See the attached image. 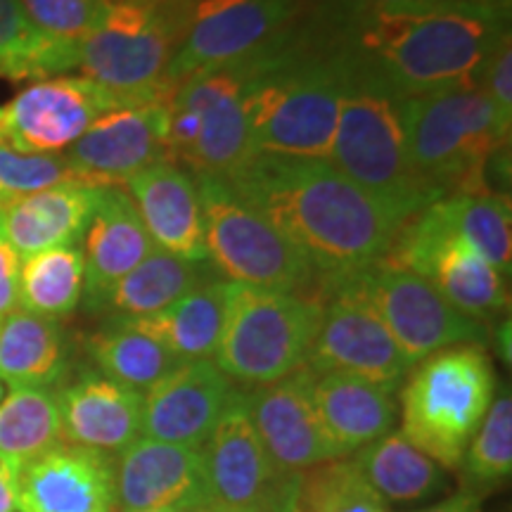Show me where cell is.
<instances>
[{
    "label": "cell",
    "mask_w": 512,
    "mask_h": 512,
    "mask_svg": "<svg viewBox=\"0 0 512 512\" xmlns=\"http://www.w3.org/2000/svg\"><path fill=\"white\" fill-rule=\"evenodd\" d=\"M323 302L302 292L228 283L214 363L230 380L273 384L306 368Z\"/></svg>",
    "instance_id": "cell-7"
},
{
    "label": "cell",
    "mask_w": 512,
    "mask_h": 512,
    "mask_svg": "<svg viewBox=\"0 0 512 512\" xmlns=\"http://www.w3.org/2000/svg\"><path fill=\"white\" fill-rule=\"evenodd\" d=\"M195 183L204 211L207 261L228 283L280 292H302L313 285L316 271L304 254L242 202L226 178L195 176Z\"/></svg>",
    "instance_id": "cell-10"
},
{
    "label": "cell",
    "mask_w": 512,
    "mask_h": 512,
    "mask_svg": "<svg viewBox=\"0 0 512 512\" xmlns=\"http://www.w3.org/2000/svg\"><path fill=\"white\" fill-rule=\"evenodd\" d=\"M302 0H192L190 19L166 81L178 86L190 76L242 62L292 29Z\"/></svg>",
    "instance_id": "cell-13"
},
{
    "label": "cell",
    "mask_w": 512,
    "mask_h": 512,
    "mask_svg": "<svg viewBox=\"0 0 512 512\" xmlns=\"http://www.w3.org/2000/svg\"><path fill=\"white\" fill-rule=\"evenodd\" d=\"M475 3H503V0H475Z\"/></svg>",
    "instance_id": "cell-49"
},
{
    "label": "cell",
    "mask_w": 512,
    "mask_h": 512,
    "mask_svg": "<svg viewBox=\"0 0 512 512\" xmlns=\"http://www.w3.org/2000/svg\"><path fill=\"white\" fill-rule=\"evenodd\" d=\"M83 297L79 247H55L31 254L19 268V309L41 318L69 316Z\"/></svg>",
    "instance_id": "cell-33"
},
{
    "label": "cell",
    "mask_w": 512,
    "mask_h": 512,
    "mask_svg": "<svg viewBox=\"0 0 512 512\" xmlns=\"http://www.w3.org/2000/svg\"><path fill=\"white\" fill-rule=\"evenodd\" d=\"M384 261L425 278L448 304L479 323L503 313L510 304L503 273L451 233L430 207L403 223Z\"/></svg>",
    "instance_id": "cell-12"
},
{
    "label": "cell",
    "mask_w": 512,
    "mask_h": 512,
    "mask_svg": "<svg viewBox=\"0 0 512 512\" xmlns=\"http://www.w3.org/2000/svg\"><path fill=\"white\" fill-rule=\"evenodd\" d=\"M169 95L124 102L105 112L62 155L81 174L107 188L169 159Z\"/></svg>",
    "instance_id": "cell-16"
},
{
    "label": "cell",
    "mask_w": 512,
    "mask_h": 512,
    "mask_svg": "<svg viewBox=\"0 0 512 512\" xmlns=\"http://www.w3.org/2000/svg\"><path fill=\"white\" fill-rule=\"evenodd\" d=\"M136 512H183V510H136ZM197 512H207V510H197Z\"/></svg>",
    "instance_id": "cell-48"
},
{
    "label": "cell",
    "mask_w": 512,
    "mask_h": 512,
    "mask_svg": "<svg viewBox=\"0 0 512 512\" xmlns=\"http://www.w3.org/2000/svg\"><path fill=\"white\" fill-rule=\"evenodd\" d=\"M209 503L226 512H271L287 477L268 458L249 418L247 396L235 389L200 446Z\"/></svg>",
    "instance_id": "cell-15"
},
{
    "label": "cell",
    "mask_w": 512,
    "mask_h": 512,
    "mask_svg": "<svg viewBox=\"0 0 512 512\" xmlns=\"http://www.w3.org/2000/svg\"><path fill=\"white\" fill-rule=\"evenodd\" d=\"M323 290L351 294L370 306L413 366L437 351L486 339L484 323L448 304L425 278L384 259Z\"/></svg>",
    "instance_id": "cell-11"
},
{
    "label": "cell",
    "mask_w": 512,
    "mask_h": 512,
    "mask_svg": "<svg viewBox=\"0 0 512 512\" xmlns=\"http://www.w3.org/2000/svg\"><path fill=\"white\" fill-rule=\"evenodd\" d=\"M76 50L79 43L38 34L19 0H0V76L10 81L53 79L76 69Z\"/></svg>",
    "instance_id": "cell-32"
},
{
    "label": "cell",
    "mask_w": 512,
    "mask_h": 512,
    "mask_svg": "<svg viewBox=\"0 0 512 512\" xmlns=\"http://www.w3.org/2000/svg\"><path fill=\"white\" fill-rule=\"evenodd\" d=\"M62 441L121 453L143 434V394L105 375H86L57 396Z\"/></svg>",
    "instance_id": "cell-24"
},
{
    "label": "cell",
    "mask_w": 512,
    "mask_h": 512,
    "mask_svg": "<svg viewBox=\"0 0 512 512\" xmlns=\"http://www.w3.org/2000/svg\"><path fill=\"white\" fill-rule=\"evenodd\" d=\"M266 50L178 83L169 98L171 162L181 164L192 176L223 178L254 155L247 107Z\"/></svg>",
    "instance_id": "cell-8"
},
{
    "label": "cell",
    "mask_w": 512,
    "mask_h": 512,
    "mask_svg": "<svg viewBox=\"0 0 512 512\" xmlns=\"http://www.w3.org/2000/svg\"><path fill=\"white\" fill-rule=\"evenodd\" d=\"M64 370V342L57 320L12 311L0 320V375L19 387H48Z\"/></svg>",
    "instance_id": "cell-30"
},
{
    "label": "cell",
    "mask_w": 512,
    "mask_h": 512,
    "mask_svg": "<svg viewBox=\"0 0 512 512\" xmlns=\"http://www.w3.org/2000/svg\"><path fill=\"white\" fill-rule=\"evenodd\" d=\"M494 394L496 373L482 344L437 351L403 387L401 434L444 470H456Z\"/></svg>",
    "instance_id": "cell-6"
},
{
    "label": "cell",
    "mask_w": 512,
    "mask_h": 512,
    "mask_svg": "<svg viewBox=\"0 0 512 512\" xmlns=\"http://www.w3.org/2000/svg\"><path fill=\"white\" fill-rule=\"evenodd\" d=\"M323 316L306 368L316 375L342 373L396 387L413 368L375 311L344 292L325 294Z\"/></svg>",
    "instance_id": "cell-17"
},
{
    "label": "cell",
    "mask_w": 512,
    "mask_h": 512,
    "mask_svg": "<svg viewBox=\"0 0 512 512\" xmlns=\"http://www.w3.org/2000/svg\"><path fill=\"white\" fill-rule=\"evenodd\" d=\"M57 185H83V188H107L93 176L81 174L64 155H22L0 143V195L5 200L24 197Z\"/></svg>",
    "instance_id": "cell-38"
},
{
    "label": "cell",
    "mask_w": 512,
    "mask_h": 512,
    "mask_svg": "<svg viewBox=\"0 0 512 512\" xmlns=\"http://www.w3.org/2000/svg\"><path fill=\"white\" fill-rule=\"evenodd\" d=\"M124 102L131 100L86 76L36 81L0 110V143L22 155H60L95 119Z\"/></svg>",
    "instance_id": "cell-14"
},
{
    "label": "cell",
    "mask_w": 512,
    "mask_h": 512,
    "mask_svg": "<svg viewBox=\"0 0 512 512\" xmlns=\"http://www.w3.org/2000/svg\"><path fill=\"white\" fill-rule=\"evenodd\" d=\"M19 467L0 456V512H24L17 489Z\"/></svg>",
    "instance_id": "cell-42"
},
{
    "label": "cell",
    "mask_w": 512,
    "mask_h": 512,
    "mask_svg": "<svg viewBox=\"0 0 512 512\" xmlns=\"http://www.w3.org/2000/svg\"><path fill=\"white\" fill-rule=\"evenodd\" d=\"M313 382L316 373L302 368L285 380L261 384L245 394L249 418L268 458L283 477L302 475L311 467L339 458L320 425Z\"/></svg>",
    "instance_id": "cell-18"
},
{
    "label": "cell",
    "mask_w": 512,
    "mask_h": 512,
    "mask_svg": "<svg viewBox=\"0 0 512 512\" xmlns=\"http://www.w3.org/2000/svg\"><path fill=\"white\" fill-rule=\"evenodd\" d=\"M356 465L384 501H427L444 491V467L418 451L401 432H389L356 451Z\"/></svg>",
    "instance_id": "cell-28"
},
{
    "label": "cell",
    "mask_w": 512,
    "mask_h": 512,
    "mask_svg": "<svg viewBox=\"0 0 512 512\" xmlns=\"http://www.w3.org/2000/svg\"><path fill=\"white\" fill-rule=\"evenodd\" d=\"M297 496L302 512H389L351 458H335L302 472Z\"/></svg>",
    "instance_id": "cell-36"
},
{
    "label": "cell",
    "mask_w": 512,
    "mask_h": 512,
    "mask_svg": "<svg viewBox=\"0 0 512 512\" xmlns=\"http://www.w3.org/2000/svg\"><path fill=\"white\" fill-rule=\"evenodd\" d=\"M347 81V64L335 50H313L287 31L266 50L249 93L252 152L330 159Z\"/></svg>",
    "instance_id": "cell-3"
},
{
    "label": "cell",
    "mask_w": 512,
    "mask_h": 512,
    "mask_svg": "<svg viewBox=\"0 0 512 512\" xmlns=\"http://www.w3.org/2000/svg\"><path fill=\"white\" fill-rule=\"evenodd\" d=\"M503 3L411 0L332 5L325 43L351 74L396 100L441 91H472L505 29Z\"/></svg>",
    "instance_id": "cell-1"
},
{
    "label": "cell",
    "mask_w": 512,
    "mask_h": 512,
    "mask_svg": "<svg viewBox=\"0 0 512 512\" xmlns=\"http://www.w3.org/2000/svg\"><path fill=\"white\" fill-rule=\"evenodd\" d=\"M88 349H91V356L100 366L102 375L138 389V392L150 389L181 363L169 349L143 332L128 328L121 320L112 330L93 335Z\"/></svg>",
    "instance_id": "cell-35"
},
{
    "label": "cell",
    "mask_w": 512,
    "mask_h": 512,
    "mask_svg": "<svg viewBox=\"0 0 512 512\" xmlns=\"http://www.w3.org/2000/svg\"><path fill=\"white\" fill-rule=\"evenodd\" d=\"M479 91L494 102L496 112L505 124H512V43L510 34L498 43V48L486 62Z\"/></svg>",
    "instance_id": "cell-40"
},
{
    "label": "cell",
    "mask_w": 512,
    "mask_h": 512,
    "mask_svg": "<svg viewBox=\"0 0 512 512\" xmlns=\"http://www.w3.org/2000/svg\"><path fill=\"white\" fill-rule=\"evenodd\" d=\"M408 159L439 197L491 192L486 169L508 150L510 124L479 91H441L399 100Z\"/></svg>",
    "instance_id": "cell-4"
},
{
    "label": "cell",
    "mask_w": 512,
    "mask_h": 512,
    "mask_svg": "<svg viewBox=\"0 0 512 512\" xmlns=\"http://www.w3.org/2000/svg\"><path fill=\"white\" fill-rule=\"evenodd\" d=\"M347 72V93L339 107L330 162L403 226L441 197L411 166L403 143L399 100L358 79L349 67Z\"/></svg>",
    "instance_id": "cell-5"
},
{
    "label": "cell",
    "mask_w": 512,
    "mask_h": 512,
    "mask_svg": "<svg viewBox=\"0 0 512 512\" xmlns=\"http://www.w3.org/2000/svg\"><path fill=\"white\" fill-rule=\"evenodd\" d=\"M19 268L22 256L0 240V320L19 309Z\"/></svg>",
    "instance_id": "cell-41"
},
{
    "label": "cell",
    "mask_w": 512,
    "mask_h": 512,
    "mask_svg": "<svg viewBox=\"0 0 512 512\" xmlns=\"http://www.w3.org/2000/svg\"><path fill=\"white\" fill-rule=\"evenodd\" d=\"M226 287L228 283L197 285L166 309L121 323L152 337L178 361H211L226 318Z\"/></svg>",
    "instance_id": "cell-27"
},
{
    "label": "cell",
    "mask_w": 512,
    "mask_h": 512,
    "mask_svg": "<svg viewBox=\"0 0 512 512\" xmlns=\"http://www.w3.org/2000/svg\"><path fill=\"white\" fill-rule=\"evenodd\" d=\"M370 3H411V0H370Z\"/></svg>",
    "instance_id": "cell-47"
},
{
    "label": "cell",
    "mask_w": 512,
    "mask_h": 512,
    "mask_svg": "<svg viewBox=\"0 0 512 512\" xmlns=\"http://www.w3.org/2000/svg\"><path fill=\"white\" fill-rule=\"evenodd\" d=\"M17 387H19V384H15L12 380H8V377L0 375V406H3V403L10 399V394L15 392Z\"/></svg>",
    "instance_id": "cell-45"
},
{
    "label": "cell",
    "mask_w": 512,
    "mask_h": 512,
    "mask_svg": "<svg viewBox=\"0 0 512 512\" xmlns=\"http://www.w3.org/2000/svg\"><path fill=\"white\" fill-rule=\"evenodd\" d=\"M394 387H384L354 375L325 373L313 382L316 411L339 458L392 432L396 422Z\"/></svg>",
    "instance_id": "cell-26"
},
{
    "label": "cell",
    "mask_w": 512,
    "mask_h": 512,
    "mask_svg": "<svg viewBox=\"0 0 512 512\" xmlns=\"http://www.w3.org/2000/svg\"><path fill=\"white\" fill-rule=\"evenodd\" d=\"M233 392V380L214 361H181L145 389L143 434L166 444L200 448Z\"/></svg>",
    "instance_id": "cell-19"
},
{
    "label": "cell",
    "mask_w": 512,
    "mask_h": 512,
    "mask_svg": "<svg viewBox=\"0 0 512 512\" xmlns=\"http://www.w3.org/2000/svg\"><path fill=\"white\" fill-rule=\"evenodd\" d=\"M102 188L57 185L0 207V240L27 259L55 247H74L91 219Z\"/></svg>",
    "instance_id": "cell-25"
},
{
    "label": "cell",
    "mask_w": 512,
    "mask_h": 512,
    "mask_svg": "<svg viewBox=\"0 0 512 512\" xmlns=\"http://www.w3.org/2000/svg\"><path fill=\"white\" fill-rule=\"evenodd\" d=\"M81 242L83 294L93 309H100L107 292L155 249L136 204L121 188L98 192Z\"/></svg>",
    "instance_id": "cell-23"
},
{
    "label": "cell",
    "mask_w": 512,
    "mask_h": 512,
    "mask_svg": "<svg viewBox=\"0 0 512 512\" xmlns=\"http://www.w3.org/2000/svg\"><path fill=\"white\" fill-rule=\"evenodd\" d=\"M117 3H185V0H117Z\"/></svg>",
    "instance_id": "cell-46"
},
{
    "label": "cell",
    "mask_w": 512,
    "mask_h": 512,
    "mask_svg": "<svg viewBox=\"0 0 512 512\" xmlns=\"http://www.w3.org/2000/svg\"><path fill=\"white\" fill-rule=\"evenodd\" d=\"M297 489H299V475L287 477L283 486H280L278 496H275V503H273L271 512H302V510H299Z\"/></svg>",
    "instance_id": "cell-44"
},
{
    "label": "cell",
    "mask_w": 512,
    "mask_h": 512,
    "mask_svg": "<svg viewBox=\"0 0 512 512\" xmlns=\"http://www.w3.org/2000/svg\"><path fill=\"white\" fill-rule=\"evenodd\" d=\"M62 444L57 396L46 387H17L0 406V456L22 467Z\"/></svg>",
    "instance_id": "cell-34"
},
{
    "label": "cell",
    "mask_w": 512,
    "mask_h": 512,
    "mask_svg": "<svg viewBox=\"0 0 512 512\" xmlns=\"http://www.w3.org/2000/svg\"><path fill=\"white\" fill-rule=\"evenodd\" d=\"M223 178L304 254L323 287L382 261L403 228L330 159L254 152Z\"/></svg>",
    "instance_id": "cell-2"
},
{
    "label": "cell",
    "mask_w": 512,
    "mask_h": 512,
    "mask_svg": "<svg viewBox=\"0 0 512 512\" xmlns=\"http://www.w3.org/2000/svg\"><path fill=\"white\" fill-rule=\"evenodd\" d=\"M143 226L164 252L204 264V211L195 176L174 162H157L124 183Z\"/></svg>",
    "instance_id": "cell-22"
},
{
    "label": "cell",
    "mask_w": 512,
    "mask_h": 512,
    "mask_svg": "<svg viewBox=\"0 0 512 512\" xmlns=\"http://www.w3.org/2000/svg\"><path fill=\"white\" fill-rule=\"evenodd\" d=\"M24 512H114L117 484L110 456L62 441L17 472Z\"/></svg>",
    "instance_id": "cell-21"
},
{
    "label": "cell",
    "mask_w": 512,
    "mask_h": 512,
    "mask_svg": "<svg viewBox=\"0 0 512 512\" xmlns=\"http://www.w3.org/2000/svg\"><path fill=\"white\" fill-rule=\"evenodd\" d=\"M430 209L444 226L472 245L501 273L512 264V214L508 197L498 192H456L432 202Z\"/></svg>",
    "instance_id": "cell-31"
},
{
    "label": "cell",
    "mask_w": 512,
    "mask_h": 512,
    "mask_svg": "<svg viewBox=\"0 0 512 512\" xmlns=\"http://www.w3.org/2000/svg\"><path fill=\"white\" fill-rule=\"evenodd\" d=\"M467 475L482 486L501 484L512 472V399L498 396L465 448Z\"/></svg>",
    "instance_id": "cell-37"
},
{
    "label": "cell",
    "mask_w": 512,
    "mask_h": 512,
    "mask_svg": "<svg viewBox=\"0 0 512 512\" xmlns=\"http://www.w3.org/2000/svg\"><path fill=\"white\" fill-rule=\"evenodd\" d=\"M5 202H10V200H5V197H3V195H0V207H3V204H5Z\"/></svg>",
    "instance_id": "cell-51"
},
{
    "label": "cell",
    "mask_w": 512,
    "mask_h": 512,
    "mask_svg": "<svg viewBox=\"0 0 512 512\" xmlns=\"http://www.w3.org/2000/svg\"><path fill=\"white\" fill-rule=\"evenodd\" d=\"M197 285H202V271L197 261H188L155 247L107 292L100 309L119 313V320L150 316L178 302Z\"/></svg>",
    "instance_id": "cell-29"
},
{
    "label": "cell",
    "mask_w": 512,
    "mask_h": 512,
    "mask_svg": "<svg viewBox=\"0 0 512 512\" xmlns=\"http://www.w3.org/2000/svg\"><path fill=\"white\" fill-rule=\"evenodd\" d=\"M38 34L79 43L105 19L112 0H19Z\"/></svg>",
    "instance_id": "cell-39"
},
{
    "label": "cell",
    "mask_w": 512,
    "mask_h": 512,
    "mask_svg": "<svg viewBox=\"0 0 512 512\" xmlns=\"http://www.w3.org/2000/svg\"><path fill=\"white\" fill-rule=\"evenodd\" d=\"M418 512H482V501L475 494H456Z\"/></svg>",
    "instance_id": "cell-43"
},
{
    "label": "cell",
    "mask_w": 512,
    "mask_h": 512,
    "mask_svg": "<svg viewBox=\"0 0 512 512\" xmlns=\"http://www.w3.org/2000/svg\"><path fill=\"white\" fill-rule=\"evenodd\" d=\"M207 512H226V510H219V508H214V505H211V508H207Z\"/></svg>",
    "instance_id": "cell-50"
},
{
    "label": "cell",
    "mask_w": 512,
    "mask_h": 512,
    "mask_svg": "<svg viewBox=\"0 0 512 512\" xmlns=\"http://www.w3.org/2000/svg\"><path fill=\"white\" fill-rule=\"evenodd\" d=\"M192 0L185 3H117L79 41L76 67L124 100L174 93L166 81L171 57L185 34Z\"/></svg>",
    "instance_id": "cell-9"
},
{
    "label": "cell",
    "mask_w": 512,
    "mask_h": 512,
    "mask_svg": "<svg viewBox=\"0 0 512 512\" xmlns=\"http://www.w3.org/2000/svg\"><path fill=\"white\" fill-rule=\"evenodd\" d=\"M117 503L126 512L211 508L200 448L138 439L121 451L114 470Z\"/></svg>",
    "instance_id": "cell-20"
}]
</instances>
